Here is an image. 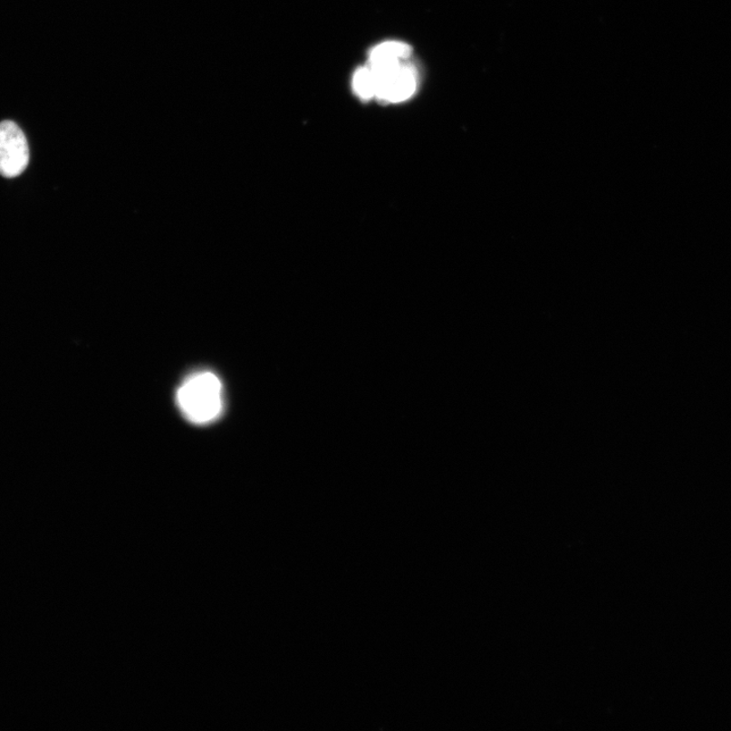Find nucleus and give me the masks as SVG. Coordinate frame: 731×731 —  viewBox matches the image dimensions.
I'll use <instances>...</instances> for the list:
<instances>
[{
  "instance_id": "20e7f679",
  "label": "nucleus",
  "mask_w": 731,
  "mask_h": 731,
  "mask_svg": "<svg viewBox=\"0 0 731 731\" xmlns=\"http://www.w3.org/2000/svg\"><path fill=\"white\" fill-rule=\"evenodd\" d=\"M410 53L411 48L403 42H384L372 49L369 66L373 70L384 69V67L407 62Z\"/></svg>"
},
{
  "instance_id": "39448f33",
  "label": "nucleus",
  "mask_w": 731,
  "mask_h": 731,
  "mask_svg": "<svg viewBox=\"0 0 731 731\" xmlns=\"http://www.w3.org/2000/svg\"><path fill=\"white\" fill-rule=\"evenodd\" d=\"M352 88L360 99L371 100L376 95V79L371 67L365 66L359 69L352 78Z\"/></svg>"
},
{
  "instance_id": "f257e3e1",
  "label": "nucleus",
  "mask_w": 731,
  "mask_h": 731,
  "mask_svg": "<svg viewBox=\"0 0 731 731\" xmlns=\"http://www.w3.org/2000/svg\"><path fill=\"white\" fill-rule=\"evenodd\" d=\"M181 413L193 424L215 422L224 409L223 384L212 372H199L188 377L178 391Z\"/></svg>"
},
{
  "instance_id": "f03ea898",
  "label": "nucleus",
  "mask_w": 731,
  "mask_h": 731,
  "mask_svg": "<svg viewBox=\"0 0 731 731\" xmlns=\"http://www.w3.org/2000/svg\"><path fill=\"white\" fill-rule=\"evenodd\" d=\"M30 150L26 137L13 121L0 122V175L18 178L27 169Z\"/></svg>"
},
{
  "instance_id": "7ed1b4c3",
  "label": "nucleus",
  "mask_w": 731,
  "mask_h": 731,
  "mask_svg": "<svg viewBox=\"0 0 731 731\" xmlns=\"http://www.w3.org/2000/svg\"><path fill=\"white\" fill-rule=\"evenodd\" d=\"M372 71L376 79L375 98L385 102L399 103L415 94L417 73L414 67L406 62Z\"/></svg>"
}]
</instances>
